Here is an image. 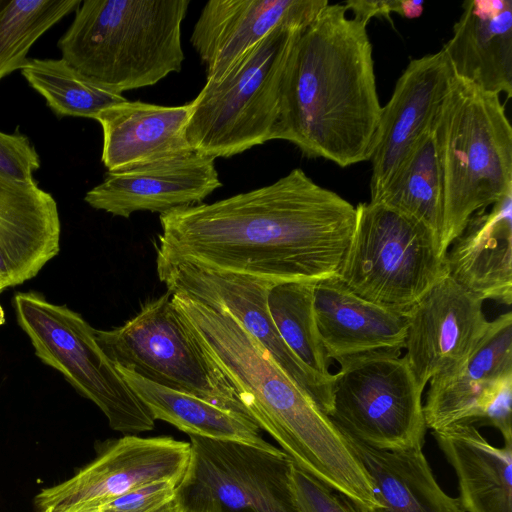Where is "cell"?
<instances>
[{"label": "cell", "mask_w": 512, "mask_h": 512, "mask_svg": "<svg viewBox=\"0 0 512 512\" xmlns=\"http://www.w3.org/2000/svg\"><path fill=\"white\" fill-rule=\"evenodd\" d=\"M189 457V442L126 435L71 478L40 491L35 504L40 512L101 506L154 481H180Z\"/></svg>", "instance_id": "obj_13"}, {"label": "cell", "mask_w": 512, "mask_h": 512, "mask_svg": "<svg viewBox=\"0 0 512 512\" xmlns=\"http://www.w3.org/2000/svg\"><path fill=\"white\" fill-rule=\"evenodd\" d=\"M191 102L165 106L124 101L103 110L101 161L108 172H117L191 153L187 125Z\"/></svg>", "instance_id": "obj_20"}, {"label": "cell", "mask_w": 512, "mask_h": 512, "mask_svg": "<svg viewBox=\"0 0 512 512\" xmlns=\"http://www.w3.org/2000/svg\"><path fill=\"white\" fill-rule=\"evenodd\" d=\"M179 482L154 481L97 507L109 512H181L176 495Z\"/></svg>", "instance_id": "obj_32"}, {"label": "cell", "mask_w": 512, "mask_h": 512, "mask_svg": "<svg viewBox=\"0 0 512 512\" xmlns=\"http://www.w3.org/2000/svg\"><path fill=\"white\" fill-rule=\"evenodd\" d=\"M432 435L455 470L465 512H512V444L493 446L466 423Z\"/></svg>", "instance_id": "obj_24"}, {"label": "cell", "mask_w": 512, "mask_h": 512, "mask_svg": "<svg viewBox=\"0 0 512 512\" xmlns=\"http://www.w3.org/2000/svg\"><path fill=\"white\" fill-rule=\"evenodd\" d=\"M369 474L381 508L372 512H465L438 485L422 449L379 450L345 435Z\"/></svg>", "instance_id": "obj_25"}, {"label": "cell", "mask_w": 512, "mask_h": 512, "mask_svg": "<svg viewBox=\"0 0 512 512\" xmlns=\"http://www.w3.org/2000/svg\"><path fill=\"white\" fill-rule=\"evenodd\" d=\"M59 512H109L102 507H79L67 509Z\"/></svg>", "instance_id": "obj_35"}, {"label": "cell", "mask_w": 512, "mask_h": 512, "mask_svg": "<svg viewBox=\"0 0 512 512\" xmlns=\"http://www.w3.org/2000/svg\"><path fill=\"white\" fill-rule=\"evenodd\" d=\"M40 165V156L26 136L0 131V175L30 182Z\"/></svg>", "instance_id": "obj_33"}, {"label": "cell", "mask_w": 512, "mask_h": 512, "mask_svg": "<svg viewBox=\"0 0 512 512\" xmlns=\"http://www.w3.org/2000/svg\"><path fill=\"white\" fill-rule=\"evenodd\" d=\"M446 253L476 212L512 194V128L500 95L453 75L434 118Z\"/></svg>", "instance_id": "obj_5"}, {"label": "cell", "mask_w": 512, "mask_h": 512, "mask_svg": "<svg viewBox=\"0 0 512 512\" xmlns=\"http://www.w3.org/2000/svg\"><path fill=\"white\" fill-rule=\"evenodd\" d=\"M222 186L215 159L192 151L183 156L117 172L86 192L94 209L129 218L138 211L160 214L200 204Z\"/></svg>", "instance_id": "obj_16"}, {"label": "cell", "mask_w": 512, "mask_h": 512, "mask_svg": "<svg viewBox=\"0 0 512 512\" xmlns=\"http://www.w3.org/2000/svg\"><path fill=\"white\" fill-rule=\"evenodd\" d=\"M453 73L442 50L411 59L382 107L369 161L370 201L386 187L413 144L430 125Z\"/></svg>", "instance_id": "obj_15"}, {"label": "cell", "mask_w": 512, "mask_h": 512, "mask_svg": "<svg viewBox=\"0 0 512 512\" xmlns=\"http://www.w3.org/2000/svg\"><path fill=\"white\" fill-rule=\"evenodd\" d=\"M82 0H0V81L21 70L35 42Z\"/></svg>", "instance_id": "obj_30"}, {"label": "cell", "mask_w": 512, "mask_h": 512, "mask_svg": "<svg viewBox=\"0 0 512 512\" xmlns=\"http://www.w3.org/2000/svg\"><path fill=\"white\" fill-rule=\"evenodd\" d=\"M371 202L423 225L440 237L443 181L434 119L413 144L386 187Z\"/></svg>", "instance_id": "obj_27"}, {"label": "cell", "mask_w": 512, "mask_h": 512, "mask_svg": "<svg viewBox=\"0 0 512 512\" xmlns=\"http://www.w3.org/2000/svg\"><path fill=\"white\" fill-rule=\"evenodd\" d=\"M95 334L115 365L250 418L235 389L188 332L169 291L146 301L123 325Z\"/></svg>", "instance_id": "obj_10"}, {"label": "cell", "mask_w": 512, "mask_h": 512, "mask_svg": "<svg viewBox=\"0 0 512 512\" xmlns=\"http://www.w3.org/2000/svg\"><path fill=\"white\" fill-rule=\"evenodd\" d=\"M57 202L36 181L0 175V294L34 278L60 250Z\"/></svg>", "instance_id": "obj_19"}, {"label": "cell", "mask_w": 512, "mask_h": 512, "mask_svg": "<svg viewBox=\"0 0 512 512\" xmlns=\"http://www.w3.org/2000/svg\"><path fill=\"white\" fill-rule=\"evenodd\" d=\"M115 366L155 420L170 423L188 435L239 441L261 448L274 447L263 439L261 429L248 416L194 395L158 385L123 367Z\"/></svg>", "instance_id": "obj_26"}, {"label": "cell", "mask_w": 512, "mask_h": 512, "mask_svg": "<svg viewBox=\"0 0 512 512\" xmlns=\"http://www.w3.org/2000/svg\"><path fill=\"white\" fill-rule=\"evenodd\" d=\"M368 22L328 3L290 53L274 139L340 167L369 161L381 116Z\"/></svg>", "instance_id": "obj_2"}, {"label": "cell", "mask_w": 512, "mask_h": 512, "mask_svg": "<svg viewBox=\"0 0 512 512\" xmlns=\"http://www.w3.org/2000/svg\"><path fill=\"white\" fill-rule=\"evenodd\" d=\"M314 311L329 359L383 349H404L406 317L368 301L350 290L338 276L314 286Z\"/></svg>", "instance_id": "obj_22"}, {"label": "cell", "mask_w": 512, "mask_h": 512, "mask_svg": "<svg viewBox=\"0 0 512 512\" xmlns=\"http://www.w3.org/2000/svg\"><path fill=\"white\" fill-rule=\"evenodd\" d=\"M484 300L448 274L404 314L406 358L418 384L460 368L490 327Z\"/></svg>", "instance_id": "obj_14"}, {"label": "cell", "mask_w": 512, "mask_h": 512, "mask_svg": "<svg viewBox=\"0 0 512 512\" xmlns=\"http://www.w3.org/2000/svg\"><path fill=\"white\" fill-rule=\"evenodd\" d=\"M403 0H350L343 2L347 11L366 22L376 16L389 18L391 13L402 14Z\"/></svg>", "instance_id": "obj_34"}, {"label": "cell", "mask_w": 512, "mask_h": 512, "mask_svg": "<svg viewBox=\"0 0 512 512\" xmlns=\"http://www.w3.org/2000/svg\"><path fill=\"white\" fill-rule=\"evenodd\" d=\"M171 301L258 427L301 469L358 504L373 506L374 486L348 439L262 345L218 307L180 293H171Z\"/></svg>", "instance_id": "obj_3"}, {"label": "cell", "mask_w": 512, "mask_h": 512, "mask_svg": "<svg viewBox=\"0 0 512 512\" xmlns=\"http://www.w3.org/2000/svg\"><path fill=\"white\" fill-rule=\"evenodd\" d=\"M13 305L36 356L96 404L112 429L139 433L154 428L152 414L99 345L96 329L79 313L32 291L15 294Z\"/></svg>", "instance_id": "obj_8"}, {"label": "cell", "mask_w": 512, "mask_h": 512, "mask_svg": "<svg viewBox=\"0 0 512 512\" xmlns=\"http://www.w3.org/2000/svg\"><path fill=\"white\" fill-rule=\"evenodd\" d=\"M20 71L58 117L96 120L103 110L127 100L93 82L62 58H31Z\"/></svg>", "instance_id": "obj_28"}, {"label": "cell", "mask_w": 512, "mask_h": 512, "mask_svg": "<svg viewBox=\"0 0 512 512\" xmlns=\"http://www.w3.org/2000/svg\"><path fill=\"white\" fill-rule=\"evenodd\" d=\"M189 438L188 465L176 488L181 512H299L295 462L283 450Z\"/></svg>", "instance_id": "obj_11"}, {"label": "cell", "mask_w": 512, "mask_h": 512, "mask_svg": "<svg viewBox=\"0 0 512 512\" xmlns=\"http://www.w3.org/2000/svg\"><path fill=\"white\" fill-rule=\"evenodd\" d=\"M292 481L299 512H368L365 507L296 464Z\"/></svg>", "instance_id": "obj_31"}, {"label": "cell", "mask_w": 512, "mask_h": 512, "mask_svg": "<svg viewBox=\"0 0 512 512\" xmlns=\"http://www.w3.org/2000/svg\"><path fill=\"white\" fill-rule=\"evenodd\" d=\"M402 350L344 357L333 374L329 419L346 436L379 450L422 449V388Z\"/></svg>", "instance_id": "obj_9"}, {"label": "cell", "mask_w": 512, "mask_h": 512, "mask_svg": "<svg viewBox=\"0 0 512 512\" xmlns=\"http://www.w3.org/2000/svg\"><path fill=\"white\" fill-rule=\"evenodd\" d=\"M156 260L274 283L337 276L356 207L300 168L277 181L160 214Z\"/></svg>", "instance_id": "obj_1"}, {"label": "cell", "mask_w": 512, "mask_h": 512, "mask_svg": "<svg viewBox=\"0 0 512 512\" xmlns=\"http://www.w3.org/2000/svg\"><path fill=\"white\" fill-rule=\"evenodd\" d=\"M156 271L170 293L187 295L235 318L328 415L332 405L333 376H322L306 366L280 336L268 309V293L274 282L184 262L156 260Z\"/></svg>", "instance_id": "obj_12"}, {"label": "cell", "mask_w": 512, "mask_h": 512, "mask_svg": "<svg viewBox=\"0 0 512 512\" xmlns=\"http://www.w3.org/2000/svg\"><path fill=\"white\" fill-rule=\"evenodd\" d=\"M315 282L275 283L268 293V309L290 350L313 371L332 377L315 318Z\"/></svg>", "instance_id": "obj_29"}, {"label": "cell", "mask_w": 512, "mask_h": 512, "mask_svg": "<svg viewBox=\"0 0 512 512\" xmlns=\"http://www.w3.org/2000/svg\"><path fill=\"white\" fill-rule=\"evenodd\" d=\"M338 272L360 297L405 313L447 275L440 237L375 202L359 203Z\"/></svg>", "instance_id": "obj_7"}, {"label": "cell", "mask_w": 512, "mask_h": 512, "mask_svg": "<svg viewBox=\"0 0 512 512\" xmlns=\"http://www.w3.org/2000/svg\"><path fill=\"white\" fill-rule=\"evenodd\" d=\"M310 22L278 26L223 78L205 83L191 101L187 125L194 151L228 158L273 140L287 62L298 35Z\"/></svg>", "instance_id": "obj_6"}, {"label": "cell", "mask_w": 512, "mask_h": 512, "mask_svg": "<svg viewBox=\"0 0 512 512\" xmlns=\"http://www.w3.org/2000/svg\"><path fill=\"white\" fill-rule=\"evenodd\" d=\"M447 274L470 293L512 303V194L476 212L446 252Z\"/></svg>", "instance_id": "obj_23"}, {"label": "cell", "mask_w": 512, "mask_h": 512, "mask_svg": "<svg viewBox=\"0 0 512 512\" xmlns=\"http://www.w3.org/2000/svg\"><path fill=\"white\" fill-rule=\"evenodd\" d=\"M190 0H84L58 41L61 58L119 94L182 69Z\"/></svg>", "instance_id": "obj_4"}, {"label": "cell", "mask_w": 512, "mask_h": 512, "mask_svg": "<svg viewBox=\"0 0 512 512\" xmlns=\"http://www.w3.org/2000/svg\"><path fill=\"white\" fill-rule=\"evenodd\" d=\"M512 379V313L491 321L484 339L457 370L429 381L423 413L427 428L478 422L503 384Z\"/></svg>", "instance_id": "obj_18"}, {"label": "cell", "mask_w": 512, "mask_h": 512, "mask_svg": "<svg viewBox=\"0 0 512 512\" xmlns=\"http://www.w3.org/2000/svg\"><path fill=\"white\" fill-rule=\"evenodd\" d=\"M455 77L512 97V0H470L462 5L441 49Z\"/></svg>", "instance_id": "obj_21"}, {"label": "cell", "mask_w": 512, "mask_h": 512, "mask_svg": "<svg viewBox=\"0 0 512 512\" xmlns=\"http://www.w3.org/2000/svg\"><path fill=\"white\" fill-rule=\"evenodd\" d=\"M4 323V312L0 305V325Z\"/></svg>", "instance_id": "obj_36"}, {"label": "cell", "mask_w": 512, "mask_h": 512, "mask_svg": "<svg viewBox=\"0 0 512 512\" xmlns=\"http://www.w3.org/2000/svg\"><path fill=\"white\" fill-rule=\"evenodd\" d=\"M327 0H210L195 22L190 42L216 82L278 26L310 22Z\"/></svg>", "instance_id": "obj_17"}]
</instances>
